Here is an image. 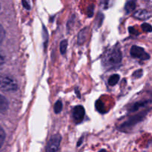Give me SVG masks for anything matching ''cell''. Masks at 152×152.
I'll list each match as a JSON object with an SVG mask.
<instances>
[{"instance_id":"17","label":"cell","mask_w":152,"mask_h":152,"mask_svg":"<svg viewBox=\"0 0 152 152\" xmlns=\"http://www.w3.org/2000/svg\"><path fill=\"white\" fill-rule=\"evenodd\" d=\"M142 29L145 31V32H152V26L148 23H143L142 25Z\"/></svg>"},{"instance_id":"20","label":"cell","mask_w":152,"mask_h":152,"mask_svg":"<svg viewBox=\"0 0 152 152\" xmlns=\"http://www.w3.org/2000/svg\"><path fill=\"white\" fill-rule=\"evenodd\" d=\"M142 70L139 69L137 70V71H135L133 75H134V77H136V78H139V77H141L142 76Z\"/></svg>"},{"instance_id":"23","label":"cell","mask_w":152,"mask_h":152,"mask_svg":"<svg viewBox=\"0 0 152 152\" xmlns=\"http://www.w3.org/2000/svg\"><path fill=\"white\" fill-rule=\"evenodd\" d=\"M4 62V56H2V55L0 53V65H2L3 63Z\"/></svg>"},{"instance_id":"14","label":"cell","mask_w":152,"mask_h":152,"mask_svg":"<svg viewBox=\"0 0 152 152\" xmlns=\"http://www.w3.org/2000/svg\"><path fill=\"white\" fill-rule=\"evenodd\" d=\"M63 108V103L61 101L58 100L57 101L56 103L54 105V111H55V114H59L61 113V111H62Z\"/></svg>"},{"instance_id":"10","label":"cell","mask_w":152,"mask_h":152,"mask_svg":"<svg viewBox=\"0 0 152 152\" xmlns=\"http://www.w3.org/2000/svg\"><path fill=\"white\" fill-rule=\"evenodd\" d=\"M150 102V101H142V102H138L137 103L134 104L132 106V108H131V111H136L139 109V108H142V107L145 106L146 105Z\"/></svg>"},{"instance_id":"13","label":"cell","mask_w":152,"mask_h":152,"mask_svg":"<svg viewBox=\"0 0 152 152\" xmlns=\"http://www.w3.org/2000/svg\"><path fill=\"white\" fill-rule=\"evenodd\" d=\"M135 7H136L135 2L133 1H128V2L126 3L125 9V10H126L127 13H130V12L133 11V10L135 9Z\"/></svg>"},{"instance_id":"7","label":"cell","mask_w":152,"mask_h":152,"mask_svg":"<svg viewBox=\"0 0 152 152\" xmlns=\"http://www.w3.org/2000/svg\"><path fill=\"white\" fill-rule=\"evenodd\" d=\"M134 16L137 19H140V20H146L149 19L151 16V14L149 12H148L145 10H137L136 13H134Z\"/></svg>"},{"instance_id":"24","label":"cell","mask_w":152,"mask_h":152,"mask_svg":"<svg viewBox=\"0 0 152 152\" xmlns=\"http://www.w3.org/2000/svg\"><path fill=\"white\" fill-rule=\"evenodd\" d=\"M129 31H130V33H131V34H137V31H135V30H134L133 28H129Z\"/></svg>"},{"instance_id":"22","label":"cell","mask_w":152,"mask_h":152,"mask_svg":"<svg viewBox=\"0 0 152 152\" xmlns=\"http://www.w3.org/2000/svg\"><path fill=\"white\" fill-rule=\"evenodd\" d=\"M93 15V6L91 5L88 7V16L89 17H92Z\"/></svg>"},{"instance_id":"25","label":"cell","mask_w":152,"mask_h":152,"mask_svg":"<svg viewBox=\"0 0 152 152\" xmlns=\"http://www.w3.org/2000/svg\"><path fill=\"white\" fill-rule=\"evenodd\" d=\"M99 152H106V151L104 149H102V150H101Z\"/></svg>"},{"instance_id":"11","label":"cell","mask_w":152,"mask_h":152,"mask_svg":"<svg viewBox=\"0 0 152 152\" xmlns=\"http://www.w3.org/2000/svg\"><path fill=\"white\" fill-rule=\"evenodd\" d=\"M119 80V74H113L111 77L109 78L108 80V83L110 86H115L116 84H117V83Z\"/></svg>"},{"instance_id":"3","label":"cell","mask_w":152,"mask_h":152,"mask_svg":"<svg viewBox=\"0 0 152 152\" xmlns=\"http://www.w3.org/2000/svg\"><path fill=\"white\" fill-rule=\"evenodd\" d=\"M148 112V111H144L142 112L139 113V114H137V115L134 116V117H131L130 119H128L127 121H125L123 124L121 125L120 129L122 130H126V129H130V128L133 127V126H135L136 124H137L138 123L141 122L143 119L145 118V117L146 116V114Z\"/></svg>"},{"instance_id":"5","label":"cell","mask_w":152,"mask_h":152,"mask_svg":"<svg viewBox=\"0 0 152 152\" xmlns=\"http://www.w3.org/2000/svg\"><path fill=\"white\" fill-rule=\"evenodd\" d=\"M131 55L134 58L142 59V60H147L150 58L148 53L145 51L144 49L139 46L134 45L131 48Z\"/></svg>"},{"instance_id":"15","label":"cell","mask_w":152,"mask_h":152,"mask_svg":"<svg viewBox=\"0 0 152 152\" xmlns=\"http://www.w3.org/2000/svg\"><path fill=\"white\" fill-rule=\"evenodd\" d=\"M5 132L3 130V129L1 127H0V148L2 146L3 143L4 142V140H5Z\"/></svg>"},{"instance_id":"6","label":"cell","mask_w":152,"mask_h":152,"mask_svg":"<svg viewBox=\"0 0 152 152\" xmlns=\"http://www.w3.org/2000/svg\"><path fill=\"white\" fill-rule=\"evenodd\" d=\"M85 115V110L82 105H77L73 108V120L76 123H80L83 120Z\"/></svg>"},{"instance_id":"21","label":"cell","mask_w":152,"mask_h":152,"mask_svg":"<svg viewBox=\"0 0 152 152\" xmlns=\"http://www.w3.org/2000/svg\"><path fill=\"white\" fill-rule=\"evenodd\" d=\"M22 5L25 7L26 10H30L31 9V6H30L29 2H28V0H22Z\"/></svg>"},{"instance_id":"18","label":"cell","mask_w":152,"mask_h":152,"mask_svg":"<svg viewBox=\"0 0 152 152\" xmlns=\"http://www.w3.org/2000/svg\"><path fill=\"white\" fill-rule=\"evenodd\" d=\"M4 36H5V32H4V30L3 28V27L0 25V44L2 42L3 39L4 38Z\"/></svg>"},{"instance_id":"19","label":"cell","mask_w":152,"mask_h":152,"mask_svg":"<svg viewBox=\"0 0 152 152\" xmlns=\"http://www.w3.org/2000/svg\"><path fill=\"white\" fill-rule=\"evenodd\" d=\"M97 19H98V21H97V23H98V27H100L101 25V24H102L103 19H104V15H103L102 13H98Z\"/></svg>"},{"instance_id":"16","label":"cell","mask_w":152,"mask_h":152,"mask_svg":"<svg viewBox=\"0 0 152 152\" xmlns=\"http://www.w3.org/2000/svg\"><path fill=\"white\" fill-rule=\"evenodd\" d=\"M95 106H96V108L98 109V111H99V112H101V113L105 112V108H104V104H103L100 100L96 102Z\"/></svg>"},{"instance_id":"9","label":"cell","mask_w":152,"mask_h":152,"mask_svg":"<svg viewBox=\"0 0 152 152\" xmlns=\"http://www.w3.org/2000/svg\"><path fill=\"white\" fill-rule=\"evenodd\" d=\"M8 101L4 96L0 94V112L5 111L8 108Z\"/></svg>"},{"instance_id":"12","label":"cell","mask_w":152,"mask_h":152,"mask_svg":"<svg viewBox=\"0 0 152 152\" xmlns=\"http://www.w3.org/2000/svg\"><path fill=\"white\" fill-rule=\"evenodd\" d=\"M67 46H68V42L67 40H62L60 43V51L61 54H65L67 50Z\"/></svg>"},{"instance_id":"4","label":"cell","mask_w":152,"mask_h":152,"mask_svg":"<svg viewBox=\"0 0 152 152\" xmlns=\"http://www.w3.org/2000/svg\"><path fill=\"white\" fill-rule=\"evenodd\" d=\"M61 136L59 134L53 135L48 142L46 145V152H60Z\"/></svg>"},{"instance_id":"1","label":"cell","mask_w":152,"mask_h":152,"mask_svg":"<svg viewBox=\"0 0 152 152\" xmlns=\"http://www.w3.org/2000/svg\"><path fill=\"white\" fill-rule=\"evenodd\" d=\"M122 59V52L118 48H114L104 54L102 64L106 69H110L118 66Z\"/></svg>"},{"instance_id":"2","label":"cell","mask_w":152,"mask_h":152,"mask_svg":"<svg viewBox=\"0 0 152 152\" xmlns=\"http://www.w3.org/2000/svg\"><path fill=\"white\" fill-rule=\"evenodd\" d=\"M0 89L5 92H15L17 91L18 86L16 82L8 76L0 77Z\"/></svg>"},{"instance_id":"8","label":"cell","mask_w":152,"mask_h":152,"mask_svg":"<svg viewBox=\"0 0 152 152\" xmlns=\"http://www.w3.org/2000/svg\"><path fill=\"white\" fill-rule=\"evenodd\" d=\"M87 28H83V30H81V31L78 33V35H77V44L81 45L83 44V43H84L86 38H87Z\"/></svg>"}]
</instances>
